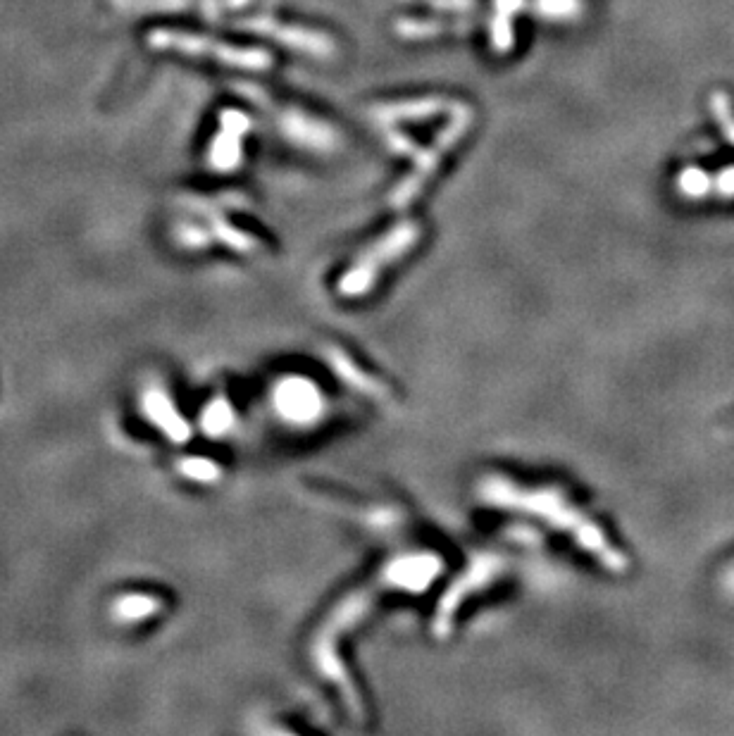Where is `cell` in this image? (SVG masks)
Segmentation results:
<instances>
[{
    "label": "cell",
    "mask_w": 734,
    "mask_h": 736,
    "mask_svg": "<svg viewBox=\"0 0 734 736\" xmlns=\"http://www.w3.org/2000/svg\"><path fill=\"white\" fill-rule=\"evenodd\" d=\"M477 496L491 508L530 515L556 532L568 534L589 558L613 575H622L630 567L625 551L608 536L601 522H596L580 503L572 501L563 486L527 484L508 474L489 472L477 482Z\"/></svg>",
    "instance_id": "cell-1"
},
{
    "label": "cell",
    "mask_w": 734,
    "mask_h": 736,
    "mask_svg": "<svg viewBox=\"0 0 734 736\" xmlns=\"http://www.w3.org/2000/svg\"><path fill=\"white\" fill-rule=\"evenodd\" d=\"M387 589H394V584H391L387 572L382 570L375 582L351 591V594L341 598L337 608L329 610L322 627L317 629L313 636V644H310V658H313V667L317 670V675L337 689L341 703H344L348 713L356 717V720H363L365 717V706L356 684H353L351 672H348L344 660H341L339 641L341 636L351 632L353 627L365 620L367 613L375 608L377 596Z\"/></svg>",
    "instance_id": "cell-2"
},
{
    "label": "cell",
    "mask_w": 734,
    "mask_h": 736,
    "mask_svg": "<svg viewBox=\"0 0 734 736\" xmlns=\"http://www.w3.org/2000/svg\"><path fill=\"white\" fill-rule=\"evenodd\" d=\"M420 236L422 227L413 220L398 222L394 229H389L387 234L379 236L372 246H367L365 251L358 255L356 263L341 274L337 286L341 296L351 301V298H360L365 296V293H370L377 286L382 272L398 263L403 255L413 251L415 243L420 241Z\"/></svg>",
    "instance_id": "cell-3"
},
{
    "label": "cell",
    "mask_w": 734,
    "mask_h": 736,
    "mask_svg": "<svg viewBox=\"0 0 734 736\" xmlns=\"http://www.w3.org/2000/svg\"><path fill=\"white\" fill-rule=\"evenodd\" d=\"M503 572H506V560H503L501 555L491 551L477 553L463 570V575H460L456 582L451 584V589L441 596L437 613H434V634L449 636L453 625H456V617L460 613V608H463V603L475 594H480V591L489 589L496 579H501Z\"/></svg>",
    "instance_id": "cell-4"
},
{
    "label": "cell",
    "mask_w": 734,
    "mask_h": 736,
    "mask_svg": "<svg viewBox=\"0 0 734 736\" xmlns=\"http://www.w3.org/2000/svg\"><path fill=\"white\" fill-rule=\"evenodd\" d=\"M470 122H472V110L468 108V105H458V108L453 110L449 127L441 129L439 136L434 139V143L427 148V151H420L418 155H415V170L410 172L389 196L391 208L406 210L408 205L418 198V193L422 191V186L427 184V179L437 172L441 158L451 151L453 143H456L460 136L468 132Z\"/></svg>",
    "instance_id": "cell-5"
},
{
    "label": "cell",
    "mask_w": 734,
    "mask_h": 736,
    "mask_svg": "<svg viewBox=\"0 0 734 736\" xmlns=\"http://www.w3.org/2000/svg\"><path fill=\"white\" fill-rule=\"evenodd\" d=\"M244 27L258 31V34L270 36V39H277L279 43H284V46L298 48V51L315 55V58H332V55L337 53V43L329 39V36L320 34V31L286 27V24L272 22V20H267V17L248 20L244 22Z\"/></svg>",
    "instance_id": "cell-6"
},
{
    "label": "cell",
    "mask_w": 734,
    "mask_h": 736,
    "mask_svg": "<svg viewBox=\"0 0 734 736\" xmlns=\"http://www.w3.org/2000/svg\"><path fill=\"white\" fill-rule=\"evenodd\" d=\"M325 360L327 365L337 372V377L351 389L360 391L363 396L375 398V401H389L391 398V389L382 379L375 377L372 372H367L363 365L353 358L351 353L344 351L339 346H329L325 348Z\"/></svg>",
    "instance_id": "cell-7"
},
{
    "label": "cell",
    "mask_w": 734,
    "mask_h": 736,
    "mask_svg": "<svg viewBox=\"0 0 734 736\" xmlns=\"http://www.w3.org/2000/svg\"><path fill=\"white\" fill-rule=\"evenodd\" d=\"M282 132L289 136L291 141L298 143L301 148H310V151L329 153L339 148L341 136L334 127L315 120V117L303 115V112L291 110L282 117Z\"/></svg>",
    "instance_id": "cell-8"
},
{
    "label": "cell",
    "mask_w": 734,
    "mask_h": 736,
    "mask_svg": "<svg viewBox=\"0 0 734 736\" xmlns=\"http://www.w3.org/2000/svg\"><path fill=\"white\" fill-rule=\"evenodd\" d=\"M460 103H451L446 98H413V101H401V103H387L377 105L372 110V117L379 124H396V122H410V120H427V117L441 115V112H453Z\"/></svg>",
    "instance_id": "cell-9"
},
{
    "label": "cell",
    "mask_w": 734,
    "mask_h": 736,
    "mask_svg": "<svg viewBox=\"0 0 734 736\" xmlns=\"http://www.w3.org/2000/svg\"><path fill=\"white\" fill-rule=\"evenodd\" d=\"M320 391L306 379H291L279 389V408L294 422H310L320 413Z\"/></svg>",
    "instance_id": "cell-10"
},
{
    "label": "cell",
    "mask_w": 734,
    "mask_h": 736,
    "mask_svg": "<svg viewBox=\"0 0 734 736\" xmlns=\"http://www.w3.org/2000/svg\"><path fill=\"white\" fill-rule=\"evenodd\" d=\"M468 24H441V22H422V20H398L396 22V34L401 39L410 41H422V39H434V36L449 34V29H465Z\"/></svg>",
    "instance_id": "cell-11"
},
{
    "label": "cell",
    "mask_w": 734,
    "mask_h": 736,
    "mask_svg": "<svg viewBox=\"0 0 734 736\" xmlns=\"http://www.w3.org/2000/svg\"><path fill=\"white\" fill-rule=\"evenodd\" d=\"M491 46L496 48V53H510L513 48L515 34H513V15L510 12L494 10V20H491Z\"/></svg>",
    "instance_id": "cell-12"
},
{
    "label": "cell",
    "mask_w": 734,
    "mask_h": 736,
    "mask_svg": "<svg viewBox=\"0 0 734 736\" xmlns=\"http://www.w3.org/2000/svg\"><path fill=\"white\" fill-rule=\"evenodd\" d=\"M582 0H534V12L546 20H572L580 15Z\"/></svg>",
    "instance_id": "cell-13"
},
{
    "label": "cell",
    "mask_w": 734,
    "mask_h": 736,
    "mask_svg": "<svg viewBox=\"0 0 734 736\" xmlns=\"http://www.w3.org/2000/svg\"><path fill=\"white\" fill-rule=\"evenodd\" d=\"M711 179L701 170H684L680 177V191L689 198H701L704 193L711 191Z\"/></svg>",
    "instance_id": "cell-14"
},
{
    "label": "cell",
    "mask_w": 734,
    "mask_h": 736,
    "mask_svg": "<svg viewBox=\"0 0 734 736\" xmlns=\"http://www.w3.org/2000/svg\"><path fill=\"white\" fill-rule=\"evenodd\" d=\"M387 141H389V146L394 148L396 153H401V155H418L420 153L418 146H415V141L408 139L406 134L398 132V129H389V132H387Z\"/></svg>",
    "instance_id": "cell-15"
},
{
    "label": "cell",
    "mask_w": 734,
    "mask_h": 736,
    "mask_svg": "<svg viewBox=\"0 0 734 736\" xmlns=\"http://www.w3.org/2000/svg\"><path fill=\"white\" fill-rule=\"evenodd\" d=\"M437 10H449V12H463L475 8V0H425Z\"/></svg>",
    "instance_id": "cell-16"
},
{
    "label": "cell",
    "mask_w": 734,
    "mask_h": 736,
    "mask_svg": "<svg viewBox=\"0 0 734 736\" xmlns=\"http://www.w3.org/2000/svg\"><path fill=\"white\" fill-rule=\"evenodd\" d=\"M522 5H525V0H494V10L510 12V15H518Z\"/></svg>",
    "instance_id": "cell-17"
},
{
    "label": "cell",
    "mask_w": 734,
    "mask_h": 736,
    "mask_svg": "<svg viewBox=\"0 0 734 736\" xmlns=\"http://www.w3.org/2000/svg\"><path fill=\"white\" fill-rule=\"evenodd\" d=\"M723 584H725V589L730 591V594H734V565L727 567V572H725V577H723Z\"/></svg>",
    "instance_id": "cell-18"
}]
</instances>
